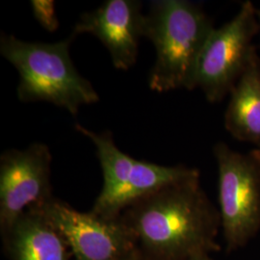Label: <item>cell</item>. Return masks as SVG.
<instances>
[{
	"label": "cell",
	"mask_w": 260,
	"mask_h": 260,
	"mask_svg": "<svg viewBox=\"0 0 260 260\" xmlns=\"http://www.w3.org/2000/svg\"><path fill=\"white\" fill-rule=\"evenodd\" d=\"M137 247L150 260H186L220 251V210L201 186L200 176L159 188L120 216Z\"/></svg>",
	"instance_id": "1"
},
{
	"label": "cell",
	"mask_w": 260,
	"mask_h": 260,
	"mask_svg": "<svg viewBox=\"0 0 260 260\" xmlns=\"http://www.w3.org/2000/svg\"><path fill=\"white\" fill-rule=\"evenodd\" d=\"M214 28L205 11L193 2L151 1L143 22V37L152 43L156 53L149 89L156 93L196 89L199 60Z\"/></svg>",
	"instance_id": "2"
},
{
	"label": "cell",
	"mask_w": 260,
	"mask_h": 260,
	"mask_svg": "<svg viewBox=\"0 0 260 260\" xmlns=\"http://www.w3.org/2000/svg\"><path fill=\"white\" fill-rule=\"evenodd\" d=\"M74 38L36 43L1 34L0 53L19 74L17 92L21 103L46 102L76 116L80 107L100 102L93 85L73 63L70 46Z\"/></svg>",
	"instance_id": "3"
},
{
	"label": "cell",
	"mask_w": 260,
	"mask_h": 260,
	"mask_svg": "<svg viewBox=\"0 0 260 260\" xmlns=\"http://www.w3.org/2000/svg\"><path fill=\"white\" fill-rule=\"evenodd\" d=\"M75 129L95 147L103 170V186L91 212L117 219L132 204L163 186L200 176L196 168L163 166L131 157L119 149L111 132H94L76 123Z\"/></svg>",
	"instance_id": "4"
},
{
	"label": "cell",
	"mask_w": 260,
	"mask_h": 260,
	"mask_svg": "<svg viewBox=\"0 0 260 260\" xmlns=\"http://www.w3.org/2000/svg\"><path fill=\"white\" fill-rule=\"evenodd\" d=\"M218 164L221 224L226 251L245 247L260 231V149L240 153L219 142Z\"/></svg>",
	"instance_id": "5"
},
{
	"label": "cell",
	"mask_w": 260,
	"mask_h": 260,
	"mask_svg": "<svg viewBox=\"0 0 260 260\" xmlns=\"http://www.w3.org/2000/svg\"><path fill=\"white\" fill-rule=\"evenodd\" d=\"M256 8L242 3L237 15L220 28H214L199 60L196 88L210 103L222 102L246 70L256 47L252 41L259 31Z\"/></svg>",
	"instance_id": "6"
},
{
	"label": "cell",
	"mask_w": 260,
	"mask_h": 260,
	"mask_svg": "<svg viewBox=\"0 0 260 260\" xmlns=\"http://www.w3.org/2000/svg\"><path fill=\"white\" fill-rule=\"evenodd\" d=\"M37 208L64 238L75 260H122L137 244L120 217L80 212L54 197Z\"/></svg>",
	"instance_id": "7"
},
{
	"label": "cell",
	"mask_w": 260,
	"mask_h": 260,
	"mask_svg": "<svg viewBox=\"0 0 260 260\" xmlns=\"http://www.w3.org/2000/svg\"><path fill=\"white\" fill-rule=\"evenodd\" d=\"M52 155L46 144L8 149L0 156V230L9 231L28 209L53 198Z\"/></svg>",
	"instance_id": "8"
},
{
	"label": "cell",
	"mask_w": 260,
	"mask_h": 260,
	"mask_svg": "<svg viewBox=\"0 0 260 260\" xmlns=\"http://www.w3.org/2000/svg\"><path fill=\"white\" fill-rule=\"evenodd\" d=\"M137 0H107L94 11L84 13L72 36L91 34L108 50L114 68L127 71L136 64L145 14Z\"/></svg>",
	"instance_id": "9"
},
{
	"label": "cell",
	"mask_w": 260,
	"mask_h": 260,
	"mask_svg": "<svg viewBox=\"0 0 260 260\" xmlns=\"http://www.w3.org/2000/svg\"><path fill=\"white\" fill-rule=\"evenodd\" d=\"M2 236L11 260H69L64 238L37 208L28 209Z\"/></svg>",
	"instance_id": "10"
},
{
	"label": "cell",
	"mask_w": 260,
	"mask_h": 260,
	"mask_svg": "<svg viewBox=\"0 0 260 260\" xmlns=\"http://www.w3.org/2000/svg\"><path fill=\"white\" fill-rule=\"evenodd\" d=\"M230 94L225 129L234 139L260 149V57L256 50Z\"/></svg>",
	"instance_id": "11"
},
{
	"label": "cell",
	"mask_w": 260,
	"mask_h": 260,
	"mask_svg": "<svg viewBox=\"0 0 260 260\" xmlns=\"http://www.w3.org/2000/svg\"><path fill=\"white\" fill-rule=\"evenodd\" d=\"M34 18L40 25L48 32H55L60 26L55 12V3L52 0L31 1Z\"/></svg>",
	"instance_id": "12"
},
{
	"label": "cell",
	"mask_w": 260,
	"mask_h": 260,
	"mask_svg": "<svg viewBox=\"0 0 260 260\" xmlns=\"http://www.w3.org/2000/svg\"><path fill=\"white\" fill-rule=\"evenodd\" d=\"M128 260H150L148 256H146L142 251H140L139 248L137 247L134 251L130 254Z\"/></svg>",
	"instance_id": "13"
},
{
	"label": "cell",
	"mask_w": 260,
	"mask_h": 260,
	"mask_svg": "<svg viewBox=\"0 0 260 260\" xmlns=\"http://www.w3.org/2000/svg\"><path fill=\"white\" fill-rule=\"evenodd\" d=\"M186 260H212V258L210 257L209 254L204 253V254H199V255L192 256V257H190V258Z\"/></svg>",
	"instance_id": "14"
},
{
	"label": "cell",
	"mask_w": 260,
	"mask_h": 260,
	"mask_svg": "<svg viewBox=\"0 0 260 260\" xmlns=\"http://www.w3.org/2000/svg\"><path fill=\"white\" fill-rule=\"evenodd\" d=\"M256 16H257V19H258V22H259L260 27V9H256Z\"/></svg>",
	"instance_id": "15"
},
{
	"label": "cell",
	"mask_w": 260,
	"mask_h": 260,
	"mask_svg": "<svg viewBox=\"0 0 260 260\" xmlns=\"http://www.w3.org/2000/svg\"><path fill=\"white\" fill-rule=\"evenodd\" d=\"M130 256V255H129ZM129 256H128V257H127V258H125V259H122V260H128V258H129Z\"/></svg>",
	"instance_id": "16"
}]
</instances>
